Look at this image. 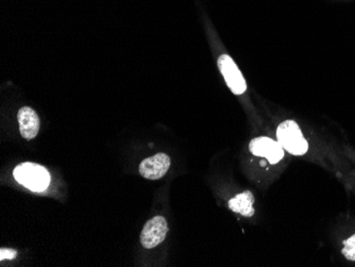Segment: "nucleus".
<instances>
[{"instance_id": "f257e3e1", "label": "nucleus", "mask_w": 355, "mask_h": 267, "mask_svg": "<svg viewBox=\"0 0 355 267\" xmlns=\"http://www.w3.org/2000/svg\"><path fill=\"white\" fill-rule=\"evenodd\" d=\"M15 180L26 186L33 192H42L50 183V173L42 165L35 164L31 162L21 163L15 167Z\"/></svg>"}, {"instance_id": "f03ea898", "label": "nucleus", "mask_w": 355, "mask_h": 267, "mask_svg": "<svg viewBox=\"0 0 355 267\" xmlns=\"http://www.w3.org/2000/svg\"><path fill=\"white\" fill-rule=\"evenodd\" d=\"M279 143L292 155L302 156L309 149V144L304 138L297 122L294 120L283 122L277 130Z\"/></svg>"}, {"instance_id": "7ed1b4c3", "label": "nucleus", "mask_w": 355, "mask_h": 267, "mask_svg": "<svg viewBox=\"0 0 355 267\" xmlns=\"http://www.w3.org/2000/svg\"><path fill=\"white\" fill-rule=\"evenodd\" d=\"M169 232V225L163 216H155L148 220L143 231L140 233V243L144 248L151 249L157 247L158 245L166 237Z\"/></svg>"}, {"instance_id": "20e7f679", "label": "nucleus", "mask_w": 355, "mask_h": 267, "mask_svg": "<svg viewBox=\"0 0 355 267\" xmlns=\"http://www.w3.org/2000/svg\"><path fill=\"white\" fill-rule=\"evenodd\" d=\"M218 65H219L220 72H222L228 87L234 94L241 95L245 93L247 89L245 78L241 75V71L236 66L235 62L233 61L231 56L228 54L220 56L218 59Z\"/></svg>"}, {"instance_id": "39448f33", "label": "nucleus", "mask_w": 355, "mask_h": 267, "mask_svg": "<svg viewBox=\"0 0 355 267\" xmlns=\"http://www.w3.org/2000/svg\"><path fill=\"white\" fill-rule=\"evenodd\" d=\"M249 149L257 157H264L271 164H277L284 157V150L278 142L269 138H257L250 142Z\"/></svg>"}, {"instance_id": "423d86ee", "label": "nucleus", "mask_w": 355, "mask_h": 267, "mask_svg": "<svg viewBox=\"0 0 355 267\" xmlns=\"http://www.w3.org/2000/svg\"><path fill=\"white\" fill-rule=\"evenodd\" d=\"M171 167V158L166 153H158L144 160L140 164V173L149 180H159Z\"/></svg>"}, {"instance_id": "0eeeda50", "label": "nucleus", "mask_w": 355, "mask_h": 267, "mask_svg": "<svg viewBox=\"0 0 355 267\" xmlns=\"http://www.w3.org/2000/svg\"><path fill=\"white\" fill-rule=\"evenodd\" d=\"M19 131L21 136L26 140H32L38 136L40 130V118L33 109L23 107L19 111Z\"/></svg>"}, {"instance_id": "6e6552de", "label": "nucleus", "mask_w": 355, "mask_h": 267, "mask_svg": "<svg viewBox=\"0 0 355 267\" xmlns=\"http://www.w3.org/2000/svg\"><path fill=\"white\" fill-rule=\"evenodd\" d=\"M255 196L250 191H245L241 194L236 195L229 202V209L235 213L241 214L245 217H251L255 214Z\"/></svg>"}, {"instance_id": "1a4fd4ad", "label": "nucleus", "mask_w": 355, "mask_h": 267, "mask_svg": "<svg viewBox=\"0 0 355 267\" xmlns=\"http://www.w3.org/2000/svg\"><path fill=\"white\" fill-rule=\"evenodd\" d=\"M341 253L347 260L355 262V235L344 241V248L341 250Z\"/></svg>"}, {"instance_id": "9d476101", "label": "nucleus", "mask_w": 355, "mask_h": 267, "mask_svg": "<svg viewBox=\"0 0 355 267\" xmlns=\"http://www.w3.org/2000/svg\"><path fill=\"white\" fill-rule=\"evenodd\" d=\"M15 255H17V251L11 250V249H1L0 251V260L3 261L5 259H11L14 258Z\"/></svg>"}]
</instances>
